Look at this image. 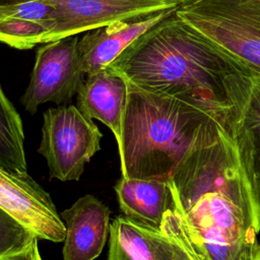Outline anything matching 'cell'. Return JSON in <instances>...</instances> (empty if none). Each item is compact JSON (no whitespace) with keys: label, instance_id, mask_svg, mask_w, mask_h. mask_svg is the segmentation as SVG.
Masks as SVG:
<instances>
[{"label":"cell","instance_id":"30bf717a","mask_svg":"<svg viewBox=\"0 0 260 260\" xmlns=\"http://www.w3.org/2000/svg\"><path fill=\"white\" fill-rule=\"evenodd\" d=\"M177 8L113 21L85 31L78 42L80 64L85 75L108 67L135 40Z\"/></svg>","mask_w":260,"mask_h":260},{"label":"cell","instance_id":"8fae6325","mask_svg":"<svg viewBox=\"0 0 260 260\" xmlns=\"http://www.w3.org/2000/svg\"><path fill=\"white\" fill-rule=\"evenodd\" d=\"M110 214L109 207L90 194L63 210V260H93L100 256L110 234Z\"/></svg>","mask_w":260,"mask_h":260},{"label":"cell","instance_id":"3957f363","mask_svg":"<svg viewBox=\"0 0 260 260\" xmlns=\"http://www.w3.org/2000/svg\"><path fill=\"white\" fill-rule=\"evenodd\" d=\"M127 82L118 147L122 175L169 182L184 158L217 136L222 127L198 108Z\"/></svg>","mask_w":260,"mask_h":260},{"label":"cell","instance_id":"7a4b0ae2","mask_svg":"<svg viewBox=\"0 0 260 260\" xmlns=\"http://www.w3.org/2000/svg\"><path fill=\"white\" fill-rule=\"evenodd\" d=\"M177 9L135 40L109 66L143 89L202 110L222 127L235 104L251 89L253 77L181 18Z\"/></svg>","mask_w":260,"mask_h":260},{"label":"cell","instance_id":"ffe728a7","mask_svg":"<svg viewBox=\"0 0 260 260\" xmlns=\"http://www.w3.org/2000/svg\"><path fill=\"white\" fill-rule=\"evenodd\" d=\"M189 1H191V0H185V2H189Z\"/></svg>","mask_w":260,"mask_h":260},{"label":"cell","instance_id":"ac0fdd59","mask_svg":"<svg viewBox=\"0 0 260 260\" xmlns=\"http://www.w3.org/2000/svg\"><path fill=\"white\" fill-rule=\"evenodd\" d=\"M38 243H39V238L36 239L25 249L13 254L1 256L0 260H43L39 251Z\"/></svg>","mask_w":260,"mask_h":260},{"label":"cell","instance_id":"8992f818","mask_svg":"<svg viewBox=\"0 0 260 260\" xmlns=\"http://www.w3.org/2000/svg\"><path fill=\"white\" fill-rule=\"evenodd\" d=\"M78 42V35L68 36L37 50L30 79L20 99L28 113H37L48 102L66 105L77 94L86 76L80 64Z\"/></svg>","mask_w":260,"mask_h":260},{"label":"cell","instance_id":"5b68a950","mask_svg":"<svg viewBox=\"0 0 260 260\" xmlns=\"http://www.w3.org/2000/svg\"><path fill=\"white\" fill-rule=\"evenodd\" d=\"M102 132L77 107L61 105L44 113L38 148L47 160L50 178L78 181L85 165L101 149Z\"/></svg>","mask_w":260,"mask_h":260},{"label":"cell","instance_id":"277c9868","mask_svg":"<svg viewBox=\"0 0 260 260\" xmlns=\"http://www.w3.org/2000/svg\"><path fill=\"white\" fill-rule=\"evenodd\" d=\"M177 14L260 78L259 0H191Z\"/></svg>","mask_w":260,"mask_h":260},{"label":"cell","instance_id":"9a60e30c","mask_svg":"<svg viewBox=\"0 0 260 260\" xmlns=\"http://www.w3.org/2000/svg\"><path fill=\"white\" fill-rule=\"evenodd\" d=\"M120 208L131 221L161 231L167 212L174 208L169 182L121 177L115 185Z\"/></svg>","mask_w":260,"mask_h":260},{"label":"cell","instance_id":"5bb4252c","mask_svg":"<svg viewBox=\"0 0 260 260\" xmlns=\"http://www.w3.org/2000/svg\"><path fill=\"white\" fill-rule=\"evenodd\" d=\"M127 93V79L110 66L86 75L77 92V108L87 117L109 127L115 135L118 147L122 139Z\"/></svg>","mask_w":260,"mask_h":260},{"label":"cell","instance_id":"e0dca14e","mask_svg":"<svg viewBox=\"0 0 260 260\" xmlns=\"http://www.w3.org/2000/svg\"><path fill=\"white\" fill-rule=\"evenodd\" d=\"M37 235L0 207V257L28 247Z\"/></svg>","mask_w":260,"mask_h":260},{"label":"cell","instance_id":"ba28073f","mask_svg":"<svg viewBox=\"0 0 260 260\" xmlns=\"http://www.w3.org/2000/svg\"><path fill=\"white\" fill-rule=\"evenodd\" d=\"M14 0H0V3ZM57 12L56 40L79 35L117 20L177 8L185 0H42Z\"/></svg>","mask_w":260,"mask_h":260},{"label":"cell","instance_id":"44dd1931","mask_svg":"<svg viewBox=\"0 0 260 260\" xmlns=\"http://www.w3.org/2000/svg\"><path fill=\"white\" fill-rule=\"evenodd\" d=\"M259 1H260V0H259Z\"/></svg>","mask_w":260,"mask_h":260},{"label":"cell","instance_id":"4fadbf2b","mask_svg":"<svg viewBox=\"0 0 260 260\" xmlns=\"http://www.w3.org/2000/svg\"><path fill=\"white\" fill-rule=\"evenodd\" d=\"M108 260H194L177 240L161 231L139 225L125 215L110 226Z\"/></svg>","mask_w":260,"mask_h":260},{"label":"cell","instance_id":"6da1fadb","mask_svg":"<svg viewBox=\"0 0 260 260\" xmlns=\"http://www.w3.org/2000/svg\"><path fill=\"white\" fill-rule=\"evenodd\" d=\"M174 208L161 230L194 260H253L259 248L251 198L233 145L219 131L196 146L169 181Z\"/></svg>","mask_w":260,"mask_h":260},{"label":"cell","instance_id":"52a82bcc","mask_svg":"<svg viewBox=\"0 0 260 260\" xmlns=\"http://www.w3.org/2000/svg\"><path fill=\"white\" fill-rule=\"evenodd\" d=\"M222 129L229 137L246 183L260 232V78L229 113Z\"/></svg>","mask_w":260,"mask_h":260},{"label":"cell","instance_id":"7c38bea8","mask_svg":"<svg viewBox=\"0 0 260 260\" xmlns=\"http://www.w3.org/2000/svg\"><path fill=\"white\" fill-rule=\"evenodd\" d=\"M59 19L56 10L42 0L0 3V43L17 50L56 41Z\"/></svg>","mask_w":260,"mask_h":260},{"label":"cell","instance_id":"d6986e66","mask_svg":"<svg viewBox=\"0 0 260 260\" xmlns=\"http://www.w3.org/2000/svg\"><path fill=\"white\" fill-rule=\"evenodd\" d=\"M253 260H260V246H259V248H258V250H257V252H256L255 257H254Z\"/></svg>","mask_w":260,"mask_h":260},{"label":"cell","instance_id":"9c48e42d","mask_svg":"<svg viewBox=\"0 0 260 260\" xmlns=\"http://www.w3.org/2000/svg\"><path fill=\"white\" fill-rule=\"evenodd\" d=\"M0 207L37 235L55 243L64 241L65 224L50 195L29 176L0 169Z\"/></svg>","mask_w":260,"mask_h":260},{"label":"cell","instance_id":"2e32d148","mask_svg":"<svg viewBox=\"0 0 260 260\" xmlns=\"http://www.w3.org/2000/svg\"><path fill=\"white\" fill-rule=\"evenodd\" d=\"M21 119L0 86V169L18 177L28 175Z\"/></svg>","mask_w":260,"mask_h":260}]
</instances>
